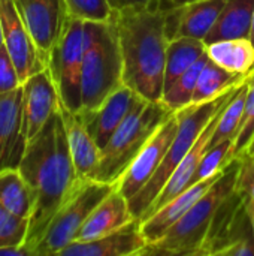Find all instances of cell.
Wrapping results in <instances>:
<instances>
[{"label":"cell","instance_id":"cell-40","mask_svg":"<svg viewBox=\"0 0 254 256\" xmlns=\"http://www.w3.org/2000/svg\"><path fill=\"white\" fill-rule=\"evenodd\" d=\"M252 74H254V66H253V68H252V70L249 72V75H252ZM249 75H247V76H249ZM247 76H246V78H247Z\"/></svg>","mask_w":254,"mask_h":256},{"label":"cell","instance_id":"cell-16","mask_svg":"<svg viewBox=\"0 0 254 256\" xmlns=\"http://www.w3.org/2000/svg\"><path fill=\"white\" fill-rule=\"evenodd\" d=\"M226 0H198L183 6H169L165 18L168 39L195 38L205 40Z\"/></svg>","mask_w":254,"mask_h":256},{"label":"cell","instance_id":"cell-38","mask_svg":"<svg viewBox=\"0 0 254 256\" xmlns=\"http://www.w3.org/2000/svg\"><path fill=\"white\" fill-rule=\"evenodd\" d=\"M250 40L253 42V45H254V12H253V21H252V28H250Z\"/></svg>","mask_w":254,"mask_h":256},{"label":"cell","instance_id":"cell-27","mask_svg":"<svg viewBox=\"0 0 254 256\" xmlns=\"http://www.w3.org/2000/svg\"><path fill=\"white\" fill-rule=\"evenodd\" d=\"M246 94H247V80H244V82L238 87V90L235 92L232 99L225 106L210 147L214 144H219L225 140H229V138L235 140L240 124H241V120H243V116H244Z\"/></svg>","mask_w":254,"mask_h":256},{"label":"cell","instance_id":"cell-10","mask_svg":"<svg viewBox=\"0 0 254 256\" xmlns=\"http://www.w3.org/2000/svg\"><path fill=\"white\" fill-rule=\"evenodd\" d=\"M34 44L48 63V56L70 20L66 0H13Z\"/></svg>","mask_w":254,"mask_h":256},{"label":"cell","instance_id":"cell-9","mask_svg":"<svg viewBox=\"0 0 254 256\" xmlns=\"http://www.w3.org/2000/svg\"><path fill=\"white\" fill-rule=\"evenodd\" d=\"M178 130V116L174 112L153 134L133 162L117 183L118 190L127 198H133L156 174L162 165Z\"/></svg>","mask_w":254,"mask_h":256},{"label":"cell","instance_id":"cell-29","mask_svg":"<svg viewBox=\"0 0 254 256\" xmlns=\"http://www.w3.org/2000/svg\"><path fill=\"white\" fill-rule=\"evenodd\" d=\"M28 232V219L12 214L0 204V248L24 246Z\"/></svg>","mask_w":254,"mask_h":256},{"label":"cell","instance_id":"cell-34","mask_svg":"<svg viewBox=\"0 0 254 256\" xmlns=\"http://www.w3.org/2000/svg\"><path fill=\"white\" fill-rule=\"evenodd\" d=\"M150 2H154V0H108L112 10H121V9H126V8H132V6L147 4Z\"/></svg>","mask_w":254,"mask_h":256},{"label":"cell","instance_id":"cell-25","mask_svg":"<svg viewBox=\"0 0 254 256\" xmlns=\"http://www.w3.org/2000/svg\"><path fill=\"white\" fill-rule=\"evenodd\" d=\"M0 204L12 214L30 219L33 196L19 170L9 168L0 171Z\"/></svg>","mask_w":254,"mask_h":256},{"label":"cell","instance_id":"cell-17","mask_svg":"<svg viewBox=\"0 0 254 256\" xmlns=\"http://www.w3.org/2000/svg\"><path fill=\"white\" fill-rule=\"evenodd\" d=\"M22 87L0 94V171L16 168L25 152L27 140L21 130Z\"/></svg>","mask_w":254,"mask_h":256},{"label":"cell","instance_id":"cell-18","mask_svg":"<svg viewBox=\"0 0 254 256\" xmlns=\"http://www.w3.org/2000/svg\"><path fill=\"white\" fill-rule=\"evenodd\" d=\"M219 176H216L213 178H207V180L198 182V183H193L186 190H183L178 196L172 198L169 202H166L163 207L156 210L147 219L141 220L142 222L141 224L142 232L147 237L148 243H153V242L159 240L160 237H163V234L174 224H177L208 192V189L213 186V183L216 182V178Z\"/></svg>","mask_w":254,"mask_h":256},{"label":"cell","instance_id":"cell-3","mask_svg":"<svg viewBox=\"0 0 254 256\" xmlns=\"http://www.w3.org/2000/svg\"><path fill=\"white\" fill-rule=\"evenodd\" d=\"M238 158L216 178L208 192L159 240L148 243L144 256L204 255L220 207L235 192Z\"/></svg>","mask_w":254,"mask_h":256},{"label":"cell","instance_id":"cell-5","mask_svg":"<svg viewBox=\"0 0 254 256\" xmlns=\"http://www.w3.org/2000/svg\"><path fill=\"white\" fill-rule=\"evenodd\" d=\"M240 86L228 90L226 93H223L222 96H219L213 100H208L204 104H192V105L177 111L178 130H177V135H175L162 165L159 166V170L156 171L153 178L133 198L129 200L130 210L135 218L141 219L145 214V212L154 202V200L157 198V195L160 194V190L163 189V186L166 184V182L175 171V168L183 162V159L187 156L190 148L195 146V142L201 136L205 126L217 114V111L231 99V96L237 92V88Z\"/></svg>","mask_w":254,"mask_h":256},{"label":"cell","instance_id":"cell-36","mask_svg":"<svg viewBox=\"0 0 254 256\" xmlns=\"http://www.w3.org/2000/svg\"><path fill=\"white\" fill-rule=\"evenodd\" d=\"M171 6H183V4H189V3H193V2H198V0H166Z\"/></svg>","mask_w":254,"mask_h":256},{"label":"cell","instance_id":"cell-6","mask_svg":"<svg viewBox=\"0 0 254 256\" xmlns=\"http://www.w3.org/2000/svg\"><path fill=\"white\" fill-rule=\"evenodd\" d=\"M172 114L162 100H145L126 118L102 148L93 180L117 184L153 134Z\"/></svg>","mask_w":254,"mask_h":256},{"label":"cell","instance_id":"cell-14","mask_svg":"<svg viewBox=\"0 0 254 256\" xmlns=\"http://www.w3.org/2000/svg\"><path fill=\"white\" fill-rule=\"evenodd\" d=\"M141 219L135 218L124 226L90 242H72L61 256H144L148 240L142 232Z\"/></svg>","mask_w":254,"mask_h":256},{"label":"cell","instance_id":"cell-30","mask_svg":"<svg viewBox=\"0 0 254 256\" xmlns=\"http://www.w3.org/2000/svg\"><path fill=\"white\" fill-rule=\"evenodd\" d=\"M246 80H247V94H246L244 116L234 141V150L237 158L246 152V148L249 147L250 141L254 136V74L249 75Z\"/></svg>","mask_w":254,"mask_h":256},{"label":"cell","instance_id":"cell-8","mask_svg":"<svg viewBox=\"0 0 254 256\" xmlns=\"http://www.w3.org/2000/svg\"><path fill=\"white\" fill-rule=\"evenodd\" d=\"M85 21L72 18L48 56V69L57 87L60 104L69 111H81V75L85 50Z\"/></svg>","mask_w":254,"mask_h":256},{"label":"cell","instance_id":"cell-24","mask_svg":"<svg viewBox=\"0 0 254 256\" xmlns=\"http://www.w3.org/2000/svg\"><path fill=\"white\" fill-rule=\"evenodd\" d=\"M246 80V75L232 74L217 63H214L211 58L205 63L204 69L201 70V75L198 78V84L193 94L192 104H204L208 100H213L228 90L240 86Z\"/></svg>","mask_w":254,"mask_h":256},{"label":"cell","instance_id":"cell-2","mask_svg":"<svg viewBox=\"0 0 254 256\" xmlns=\"http://www.w3.org/2000/svg\"><path fill=\"white\" fill-rule=\"evenodd\" d=\"M166 0L114 10L123 56V80L145 100L157 102L165 90L168 36Z\"/></svg>","mask_w":254,"mask_h":256},{"label":"cell","instance_id":"cell-21","mask_svg":"<svg viewBox=\"0 0 254 256\" xmlns=\"http://www.w3.org/2000/svg\"><path fill=\"white\" fill-rule=\"evenodd\" d=\"M254 0H226L225 6L205 38V44L231 38H249L253 21Z\"/></svg>","mask_w":254,"mask_h":256},{"label":"cell","instance_id":"cell-11","mask_svg":"<svg viewBox=\"0 0 254 256\" xmlns=\"http://www.w3.org/2000/svg\"><path fill=\"white\" fill-rule=\"evenodd\" d=\"M21 130L27 141L34 138L60 108V96L48 68L22 82Z\"/></svg>","mask_w":254,"mask_h":256},{"label":"cell","instance_id":"cell-31","mask_svg":"<svg viewBox=\"0 0 254 256\" xmlns=\"http://www.w3.org/2000/svg\"><path fill=\"white\" fill-rule=\"evenodd\" d=\"M69 15L82 21H106L112 15L108 0H66Z\"/></svg>","mask_w":254,"mask_h":256},{"label":"cell","instance_id":"cell-22","mask_svg":"<svg viewBox=\"0 0 254 256\" xmlns=\"http://www.w3.org/2000/svg\"><path fill=\"white\" fill-rule=\"evenodd\" d=\"M207 54L232 74L247 76L254 66V45L250 38H231L207 44Z\"/></svg>","mask_w":254,"mask_h":256},{"label":"cell","instance_id":"cell-20","mask_svg":"<svg viewBox=\"0 0 254 256\" xmlns=\"http://www.w3.org/2000/svg\"><path fill=\"white\" fill-rule=\"evenodd\" d=\"M133 219L135 216L130 210L129 200L118 190L115 184L111 194L106 195L88 216L73 242H90L103 237L124 226Z\"/></svg>","mask_w":254,"mask_h":256},{"label":"cell","instance_id":"cell-13","mask_svg":"<svg viewBox=\"0 0 254 256\" xmlns=\"http://www.w3.org/2000/svg\"><path fill=\"white\" fill-rule=\"evenodd\" d=\"M144 102L145 99L142 96H139L129 86L123 84L97 108L91 111H79V114L85 123V128L102 150L117 129L126 122V118Z\"/></svg>","mask_w":254,"mask_h":256},{"label":"cell","instance_id":"cell-33","mask_svg":"<svg viewBox=\"0 0 254 256\" xmlns=\"http://www.w3.org/2000/svg\"><path fill=\"white\" fill-rule=\"evenodd\" d=\"M22 86L15 63L3 45L0 50V94L10 93Z\"/></svg>","mask_w":254,"mask_h":256},{"label":"cell","instance_id":"cell-35","mask_svg":"<svg viewBox=\"0 0 254 256\" xmlns=\"http://www.w3.org/2000/svg\"><path fill=\"white\" fill-rule=\"evenodd\" d=\"M244 204H246L247 214H249V218H250V224H252V230H253L254 240V201H252V200H244Z\"/></svg>","mask_w":254,"mask_h":256},{"label":"cell","instance_id":"cell-32","mask_svg":"<svg viewBox=\"0 0 254 256\" xmlns=\"http://www.w3.org/2000/svg\"><path fill=\"white\" fill-rule=\"evenodd\" d=\"M238 171L235 178V192L240 194L244 200L254 201V159L243 153L238 156Z\"/></svg>","mask_w":254,"mask_h":256},{"label":"cell","instance_id":"cell-28","mask_svg":"<svg viewBox=\"0 0 254 256\" xmlns=\"http://www.w3.org/2000/svg\"><path fill=\"white\" fill-rule=\"evenodd\" d=\"M234 138H229V140H225L219 144H214L211 146L198 171H196V176L193 178V183H198V182H202V180H207V178H213L216 176H219L234 159H237L235 156V150H234Z\"/></svg>","mask_w":254,"mask_h":256},{"label":"cell","instance_id":"cell-39","mask_svg":"<svg viewBox=\"0 0 254 256\" xmlns=\"http://www.w3.org/2000/svg\"><path fill=\"white\" fill-rule=\"evenodd\" d=\"M4 45V39H3V27H1V20H0V50Z\"/></svg>","mask_w":254,"mask_h":256},{"label":"cell","instance_id":"cell-19","mask_svg":"<svg viewBox=\"0 0 254 256\" xmlns=\"http://www.w3.org/2000/svg\"><path fill=\"white\" fill-rule=\"evenodd\" d=\"M63 117L69 152L73 160V166L81 180L93 178L94 171L100 160V147L85 128V123L79 112H73L60 105Z\"/></svg>","mask_w":254,"mask_h":256},{"label":"cell","instance_id":"cell-15","mask_svg":"<svg viewBox=\"0 0 254 256\" xmlns=\"http://www.w3.org/2000/svg\"><path fill=\"white\" fill-rule=\"evenodd\" d=\"M238 90V88H237ZM235 94V93H234ZM232 94V96H234ZM231 96V99H232ZM229 99V100H231ZM228 100V102H229ZM228 102L217 111V114L210 120V123L205 126V129L202 130L201 136L198 138V141L195 142V146L190 148V152L187 153V156L183 159V162L175 168V171L172 172V176L169 177V180L166 182V184L163 186V189L160 190V194L157 195V198L154 200V202L148 207V210L145 212V214L141 218V220L147 219L150 214H153L156 210H159L160 207H163L166 202H169L172 198L178 196L183 190H186L189 186L193 184V178L196 176V171L207 153V150L210 148V144H211V140L214 136V132L217 129V124H219V120H220V116L225 110V106L228 105Z\"/></svg>","mask_w":254,"mask_h":256},{"label":"cell","instance_id":"cell-4","mask_svg":"<svg viewBox=\"0 0 254 256\" xmlns=\"http://www.w3.org/2000/svg\"><path fill=\"white\" fill-rule=\"evenodd\" d=\"M84 27L81 111H91L124 84V66L114 12L109 20L85 21Z\"/></svg>","mask_w":254,"mask_h":256},{"label":"cell","instance_id":"cell-23","mask_svg":"<svg viewBox=\"0 0 254 256\" xmlns=\"http://www.w3.org/2000/svg\"><path fill=\"white\" fill-rule=\"evenodd\" d=\"M207 54V44L195 38H175L168 42L165 64V90L172 86L193 63ZM163 90V92H165Z\"/></svg>","mask_w":254,"mask_h":256},{"label":"cell","instance_id":"cell-37","mask_svg":"<svg viewBox=\"0 0 254 256\" xmlns=\"http://www.w3.org/2000/svg\"><path fill=\"white\" fill-rule=\"evenodd\" d=\"M244 153L250 154V156L254 159V136H253V140L250 141V144H249V147L246 148V152H244Z\"/></svg>","mask_w":254,"mask_h":256},{"label":"cell","instance_id":"cell-1","mask_svg":"<svg viewBox=\"0 0 254 256\" xmlns=\"http://www.w3.org/2000/svg\"><path fill=\"white\" fill-rule=\"evenodd\" d=\"M18 170L33 196L28 232L24 243L31 256L52 218L81 182L69 152L60 108L43 129L27 141Z\"/></svg>","mask_w":254,"mask_h":256},{"label":"cell","instance_id":"cell-26","mask_svg":"<svg viewBox=\"0 0 254 256\" xmlns=\"http://www.w3.org/2000/svg\"><path fill=\"white\" fill-rule=\"evenodd\" d=\"M208 54L202 56L196 63H193L175 82H172V86H169L162 96V102L172 111L177 112L189 105H192L193 102V94H195V88L198 84V78L201 75V70L204 69L205 63L208 62Z\"/></svg>","mask_w":254,"mask_h":256},{"label":"cell","instance_id":"cell-12","mask_svg":"<svg viewBox=\"0 0 254 256\" xmlns=\"http://www.w3.org/2000/svg\"><path fill=\"white\" fill-rule=\"evenodd\" d=\"M0 20L4 46L15 63L21 82L33 74L48 68L45 57L21 20L13 0H0Z\"/></svg>","mask_w":254,"mask_h":256},{"label":"cell","instance_id":"cell-7","mask_svg":"<svg viewBox=\"0 0 254 256\" xmlns=\"http://www.w3.org/2000/svg\"><path fill=\"white\" fill-rule=\"evenodd\" d=\"M114 188L115 184L102 183L93 178L81 180L52 218L46 232L33 249L31 256L60 255V252L76 238L88 216Z\"/></svg>","mask_w":254,"mask_h":256}]
</instances>
